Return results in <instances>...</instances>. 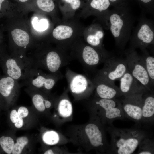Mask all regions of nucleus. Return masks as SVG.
<instances>
[{
  "mask_svg": "<svg viewBox=\"0 0 154 154\" xmlns=\"http://www.w3.org/2000/svg\"><path fill=\"white\" fill-rule=\"evenodd\" d=\"M31 59L33 68L52 74L60 72L61 68L68 65L73 60L69 51L59 45L55 50H49L42 55Z\"/></svg>",
  "mask_w": 154,
  "mask_h": 154,
  "instance_id": "5",
  "label": "nucleus"
},
{
  "mask_svg": "<svg viewBox=\"0 0 154 154\" xmlns=\"http://www.w3.org/2000/svg\"><path fill=\"white\" fill-rule=\"evenodd\" d=\"M32 24L34 29L40 32L45 31L48 27V21L45 18L39 20L37 17H35L33 19Z\"/></svg>",
  "mask_w": 154,
  "mask_h": 154,
  "instance_id": "32",
  "label": "nucleus"
},
{
  "mask_svg": "<svg viewBox=\"0 0 154 154\" xmlns=\"http://www.w3.org/2000/svg\"><path fill=\"white\" fill-rule=\"evenodd\" d=\"M76 29L74 25L62 24L57 26L52 31L54 38L58 41V45L69 50L73 43L78 38L75 36Z\"/></svg>",
  "mask_w": 154,
  "mask_h": 154,
  "instance_id": "15",
  "label": "nucleus"
},
{
  "mask_svg": "<svg viewBox=\"0 0 154 154\" xmlns=\"http://www.w3.org/2000/svg\"><path fill=\"white\" fill-rule=\"evenodd\" d=\"M137 153L138 154H153L154 141L153 139L147 137L140 142Z\"/></svg>",
  "mask_w": 154,
  "mask_h": 154,
  "instance_id": "24",
  "label": "nucleus"
},
{
  "mask_svg": "<svg viewBox=\"0 0 154 154\" xmlns=\"http://www.w3.org/2000/svg\"><path fill=\"white\" fill-rule=\"evenodd\" d=\"M147 92L143 96L142 123L153 125L154 122V94L153 92L146 94Z\"/></svg>",
  "mask_w": 154,
  "mask_h": 154,
  "instance_id": "20",
  "label": "nucleus"
},
{
  "mask_svg": "<svg viewBox=\"0 0 154 154\" xmlns=\"http://www.w3.org/2000/svg\"><path fill=\"white\" fill-rule=\"evenodd\" d=\"M42 139L45 143L52 145L58 143L59 137L57 132L54 131H50L46 132L43 136Z\"/></svg>",
  "mask_w": 154,
  "mask_h": 154,
  "instance_id": "29",
  "label": "nucleus"
},
{
  "mask_svg": "<svg viewBox=\"0 0 154 154\" xmlns=\"http://www.w3.org/2000/svg\"><path fill=\"white\" fill-rule=\"evenodd\" d=\"M3 54L1 51L0 50V56Z\"/></svg>",
  "mask_w": 154,
  "mask_h": 154,
  "instance_id": "41",
  "label": "nucleus"
},
{
  "mask_svg": "<svg viewBox=\"0 0 154 154\" xmlns=\"http://www.w3.org/2000/svg\"><path fill=\"white\" fill-rule=\"evenodd\" d=\"M104 63L103 68L96 71L95 75L92 80L114 82L119 80L128 70L125 58L116 56L113 54Z\"/></svg>",
  "mask_w": 154,
  "mask_h": 154,
  "instance_id": "9",
  "label": "nucleus"
},
{
  "mask_svg": "<svg viewBox=\"0 0 154 154\" xmlns=\"http://www.w3.org/2000/svg\"><path fill=\"white\" fill-rule=\"evenodd\" d=\"M141 57L144 62L145 68L147 72L152 84H154V57L151 55L147 50L143 52Z\"/></svg>",
  "mask_w": 154,
  "mask_h": 154,
  "instance_id": "23",
  "label": "nucleus"
},
{
  "mask_svg": "<svg viewBox=\"0 0 154 154\" xmlns=\"http://www.w3.org/2000/svg\"><path fill=\"white\" fill-rule=\"evenodd\" d=\"M17 112L20 116L22 118L26 117L29 114L28 109L24 106H21L19 107Z\"/></svg>",
  "mask_w": 154,
  "mask_h": 154,
  "instance_id": "34",
  "label": "nucleus"
},
{
  "mask_svg": "<svg viewBox=\"0 0 154 154\" xmlns=\"http://www.w3.org/2000/svg\"><path fill=\"white\" fill-rule=\"evenodd\" d=\"M41 69L33 68L24 84L44 92H49L63 77L60 72L55 74L46 73Z\"/></svg>",
  "mask_w": 154,
  "mask_h": 154,
  "instance_id": "10",
  "label": "nucleus"
},
{
  "mask_svg": "<svg viewBox=\"0 0 154 154\" xmlns=\"http://www.w3.org/2000/svg\"><path fill=\"white\" fill-rule=\"evenodd\" d=\"M93 119L103 126L113 125V122L117 119H125L123 112L121 100L104 99L95 96L90 101Z\"/></svg>",
  "mask_w": 154,
  "mask_h": 154,
  "instance_id": "4",
  "label": "nucleus"
},
{
  "mask_svg": "<svg viewBox=\"0 0 154 154\" xmlns=\"http://www.w3.org/2000/svg\"><path fill=\"white\" fill-rule=\"evenodd\" d=\"M28 139L25 136H22L18 138L16 143H14L12 151L13 154H20L25 145L28 143Z\"/></svg>",
  "mask_w": 154,
  "mask_h": 154,
  "instance_id": "31",
  "label": "nucleus"
},
{
  "mask_svg": "<svg viewBox=\"0 0 154 154\" xmlns=\"http://www.w3.org/2000/svg\"><path fill=\"white\" fill-rule=\"evenodd\" d=\"M19 87L18 81L5 75L0 76V95L6 101L13 98Z\"/></svg>",
  "mask_w": 154,
  "mask_h": 154,
  "instance_id": "19",
  "label": "nucleus"
},
{
  "mask_svg": "<svg viewBox=\"0 0 154 154\" xmlns=\"http://www.w3.org/2000/svg\"><path fill=\"white\" fill-rule=\"evenodd\" d=\"M119 80V89L124 97L148 92L128 70Z\"/></svg>",
  "mask_w": 154,
  "mask_h": 154,
  "instance_id": "18",
  "label": "nucleus"
},
{
  "mask_svg": "<svg viewBox=\"0 0 154 154\" xmlns=\"http://www.w3.org/2000/svg\"><path fill=\"white\" fill-rule=\"evenodd\" d=\"M104 27L99 22H93L83 33L84 40L87 44L97 48H103L104 33Z\"/></svg>",
  "mask_w": 154,
  "mask_h": 154,
  "instance_id": "16",
  "label": "nucleus"
},
{
  "mask_svg": "<svg viewBox=\"0 0 154 154\" xmlns=\"http://www.w3.org/2000/svg\"><path fill=\"white\" fill-rule=\"evenodd\" d=\"M106 130L111 136L108 154H133L141 141L149 136L145 130L137 127L122 129L112 125L107 127Z\"/></svg>",
  "mask_w": 154,
  "mask_h": 154,
  "instance_id": "2",
  "label": "nucleus"
},
{
  "mask_svg": "<svg viewBox=\"0 0 154 154\" xmlns=\"http://www.w3.org/2000/svg\"><path fill=\"white\" fill-rule=\"evenodd\" d=\"M14 144V141L10 137L2 136L0 137V145L7 154H10L12 153Z\"/></svg>",
  "mask_w": 154,
  "mask_h": 154,
  "instance_id": "27",
  "label": "nucleus"
},
{
  "mask_svg": "<svg viewBox=\"0 0 154 154\" xmlns=\"http://www.w3.org/2000/svg\"><path fill=\"white\" fill-rule=\"evenodd\" d=\"M5 0H0V11L1 10L2 7V4Z\"/></svg>",
  "mask_w": 154,
  "mask_h": 154,
  "instance_id": "39",
  "label": "nucleus"
},
{
  "mask_svg": "<svg viewBox=\"0 0 154 154\" xmlns=\"http://www.w3.org/2000/svg\"><path fill=\"white\" fill-rule=\"evenodd\" d=\"M19 1L21 2H25L27 1L28 0H18Z\"/></svg>",
  "mask_w": 154,
  "mask_h": 154,
  "instance_id": "40",
  "label": "nucleus"
},
{
  "mask_svg": "<svg viewBox=\"0 0 154 154\" xmlns=\"http://www.w3.org/2000/svg\"><path fill=\"white\" fill-rule=\"evenodd\" d=\"M36 3L40 9L46 12H51L55 8L53 0H37Z\"/></svg>",
  "mask_w": 154,
  "mask_h": 154,
  "instance_id": "30",
  "label": "nucleus"
},
{
  "mask_svg": "<svg viewBox=\"0 0 154 154\" xmlns=\"http://www.w3.org/2000/svg\"><path fill=\"white\" fill-rule=\"evenodd\" d=\"M0 66L5 75L18 81L25 80L33 68L31 58L22 54L8 56L3 53L0 56Z\"/></svg>",
  "mask_w": 154,
  "mask_h": 154,
  "instance_id": "7",
  "label": "nucleus"
},
{
  "mask_svg": "<svg viewBox=\"0 0 154 154\" xmlns=\"http://www.w3.org/2000/svg\"><path fill=\"white\" fill-rule=\"evenodd\" d=\"M65 76L69 89L76 96H89L94 91V85L86 75L76 73L67 68Z\"/></svg>",
  "mask_w": 154,
  "mask_h": 154,
  "instance_id": "13",
  "label": "nucleus"
},
{
  "mask_svg": "<svg viewBox=\"0 0 154 154\" xmlns=\"http://www.w3.org/2000/svg\"><path fill=\"white\" fill-rule=\"evenodd\" d=\"M51 105L52 103L49 100L47 99L45 101V105L46 108H49L51 106Z\"/></svg>",
  "mask_w": 154,
  "mask_h": 154,
  "instance_id": "37",
  "label": "nucleus"
},
{
  "mask_svg": "<svg viewBox=\"0 0 154 154\" xmlns=\"http://www.w3.org/2000/svg\"><path fill=\"white\" fill-rule=\"evenodd\" d=\"M45 98L43 95L39 93H35L32 96L33 104L35 108L39 111H43L45 109V101L47 99Z\"/></svg>",
  "mask_w": 154,
  "mask_h": 154,
  "instance_id": "26",
  "label": "nucleus"
},
{
  "mask_svg": "<svg viewBox=\"0 0 154 154\" xmlns=\"http://www.w3.org/2000/svg\"><path fill=\"white\" fill-rule=\"evenodd\" d=\"M111 6L114 7L128 3V0H109Z\"/></svg>",
  "mask_w": 154,
  "mask_h": 154,
  "instance_id": "35",
  "label": "nucleus"
},
{
  "mask_svg": "<svg viewBox=\"0 0 154 154\" xmlns=\"http://www.w3.org/2000/svg\"><path fill=\"white\" fill-rule=\"evenodd\" d=\"M123 52L128 70L148 92H153L154 86L151 84L141 56L138 54L136 50L129 47Z\"/></svg>",
  "mask_w": 154,
  "mask_h": 154,
  "instance_id": "8",
  "label": "nucleus"
},
{
  "mask_svg": "<svg viewBox=\"0 0 154 154\" xmlns=\"http://www.w3.org/2000/svg\"><path fill=\"white\" fill-rule=\"evenodd\" d=\"M13 40L15 44L20 47L26 48L30 41V37L25 31L19 29H16L11 32Z\"/></svg>",
  "mask_w": 154,
  "mask_h": 154,
  "instance_id": "22",
  "label": "nucleus"
},
{
  "mask_svg": "<svg viewBox=\"0 0 154 154\" xmlns=\"http://www.w3.org/2000/svg\"><path fill=\"white\" fill-rule=\"evenodd\" d=\"M80 15L85 17L94 16L104 29H109L108 21L110 8L109 0H81Z\"/></svg>",
  "mask_w": 154,
  "mask_h": 154,
  "instance_id": "11",
  "label": "nucleus"
},
{
  "mask_svg": "<svg viewBox=\"0 0 154 154\" xmlns=\"http://www.w3.org/2000/svg\"><path fill=\"white\" fill-rule=\"evenodd\" d=\"M95 86V96L104 99H116L123 96L114 82L92 80Z\"/></svg>",
  "mask_w": 154,
  "mask_h": 154,
  "instance_id": "17",
  "label": "nucleus"
},
{
  "mask_svg": "<svg viewBox=\"0 0 154 154\" xmlns=\"http://www.w3.org/2000/svg\"><path fill=\"white\" fill-rule=\"evenodd\" d=\"M142 9V12L154 15V0H137Z\"/></svg>",
  "mask_w": 154,
  "mask_h": 154,
  "instance_id": "28",
  "label": "nucleus"
},
{
  "mask_svg": "<svg viewBox=\"0 0 154 154\" xmlns=\"http://www.w3.org/2000/svg\"><path fill=\"white\" fill-rule=\"evenodd\" d=\"M136 26L133 28L129 40V48H139L142 52L154 44V21L142 12Z\"/></svg>",
  "mask_w": 154,
  "mask_h": 154,
  "instance_id": "6",
  "label": "nucleus"
},
{
  "mask_svg": "<svg viewBox=\"0 0 154 154\" xmlns=\"http://www.w3.org/2000/svg\"><path fill=\"white\" fill-rule=\"evenodd\" d=\"M21 117L18 112L16 110H13L11 111L10 114V118L11 121L13 123H15Z\"/></svg>",
  "mask_w": 154,
  "mask_h": 154,
  "instance_id": "33",
  "label": "nucleus"
},
{
  "mask_svg": "<svg viewBox=\"0 0 154 154\" xmlns=\"http://www.w3.org/2000/svg\"><path fill=\"white\" fill-rule=\"evenodd\" d=\"M85 126V132L90 149H93L102 153H108L110 144L106 139L103 126L94 119Z\"/></svg>",
  "mask_w": 154,
  "mask_h": 154,
  "instance_id": "12",
  "label": "nucleus"
},
{
  "mask_svg": "<svg viewBox=\"0 0 154 154\" xmlns=\"http://www.w3.org/2000/svg\"><path fill=\"white\" fill-rule=\"evenodd\" d=\"M58 109L60 115L64 117L70 116L72 112V104L70 101L66 98H62L60 100Z\"/></svg>",
  "mask_w": 154,
  "mask_h": 154,
  "instance_id": "25",
  "label": "nucleus"
},
{
  "mask_svg": "<svg viewBox=\"0 0 154 154\" xmlns=\"http://www.w3.org/2000/svg\"><path fill=\"white\" fill-rule=\"evenodd\" d=\"M54 153L53 151L51 149H49L46 151L44 153V154H53Z\"/></svg>",
  "mask_w": 154,
  "mask_h": 154,
  "instance_id": "38",
  "label": "nucleus"
},
{
  "mask_svg": "<svg viewBox=\"0 0 154 154\" xmlns=\"http://www.w3.org/2000/svg\"><path fill=\"white\" fill-rule=\"evenodd\" d=\"M145 93L124 97L121 100L122 110L126 118L139 124L142 123L143 96Z\"/></svg>",
  "mask_w": 154,
  "mask_h": 154,
  "instance_id": "14",
  "label": "nucleus"
},
{
  "mask_svg": "<svg viewBox=\"0 0 154 154\" xmlns=\"http://www.w3.org/2000/svg\"><path fill=\"white\" fill-rule=\"evenodd\" d=\"M73 60L76 59L87 71L96 72V68L104 63L113 54L104 47L97 48L91 46L79 38L76 40L69 48Z\"/></svg>",
  "mask_w": 154,
  "mask_h": 154,
  "instance_id": "3",
  "label": "nucleus"
},
{
  "mask_svg": "<svg viewBox=\"0 0 154 154\" xmlns=\"http://www.w3.org/2000/svg\"><path fill=\"white\" fill-rule=\"evenodd\" d=\"M58 6L65 20H67L75 15L81 8V0H58Z\"/></svg>",
  "mask_w": 154,
  "mask_h": 154,
  "instance_id": "21",
  "label": "nucleus"
},
{
  "mask_svg": "<svg viewBox=\"0 0 154 154\" xmlns=\"http://www.w3.org/2000/svg\"><path fill=\"white\" fill-rule=\"evenodd\" d=\"M128 3L113 7L110 9L108 21L109 29L114 38L116 47L124 51L129 40L135 17Z\"/></svg>",
  "mask_w": 154,
  "mask_h": 154,
  "instance_id": "1",
  "label": "nucleus"
},
{
  "mask_svg": "<svg viewBox=\"0 0 154 154\" xmlns=\"http://www.w3.org/2000/svg\"><path fill=\"white\" fill-rule=\"evenodd\" d=\"M23 124V118L21 117L20 119L15 123V126L17 128H19L22 127Z\"/></svg>",
  "mask_w": 154,
  "mask_h": 154,
  "instance_id": "36",
  "label": "nucleus"
}]
</instances>
